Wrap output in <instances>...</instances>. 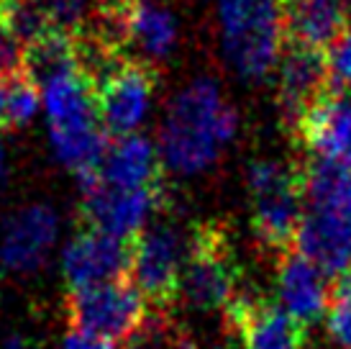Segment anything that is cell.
Returning <instances> with one entry per match:
<instances>
[{"label": "cell", "instance_id": "1", "mask_svg": "<svg viewBox=\"0 0 351 349\" xmlns=\"http://www.w3.org/2000/svg\"><path fill=\"white\" fill-rule=\"evenodd\" d=\"M236 134V113L213 80L200 78L172 100L159 134L167 170L197 174L210 167Z\"/></svg>", "mask_w": 351, "mask_h": 349}, {"label": "cell", "instance_id": "2", "mask_svg": "<svg viewBox=\"0 0 351 349\" xmlns=\"http://www.w3.org/2000/svg\"><path fill=\"white\" fill-rule=\"evenodd\" d=\"M223 52L241 78L264 80L285 49L280 0H221Z\"/></svg>", "mask_w": 351, "mask_h": 349}, {"label": "cell", "instance_id": "3", "mask_svg": "<svg viewBox=\"0 0 351 349\" xmlns=\"http://www.w3.org/2000/svg\"><path fill=\"white\" fill-rule=\"evenodd\" d=\"M246 188L256 239L282 254L295 249L305 208L300 167H290L280 159H256L249 165Z\"/></svg>", "mask_w": 351, "mask_h": 349}, {"label": "cell", "instance_id": "4", "mask_svg": "<svg viewBox=\"0 0 351 349\" xmlns=\"http://www.w3.org/2000/svg\"><path fill=\"white\" fill-rule=\"evenodd\" d=\"M241 288V264L226 229L215 221L195 226L190 234V254L180 285L185 303L203 313L226 311Z\"/></svg>", "mask_w": 351, "mask_h": 349}, {"label": "cell", "instance_id": "5", "mask_svg": "<svg viewBox=\"0 0 351 349\" xmlns=\"http://www.w3.org/2000/svg\"><path fill=\"white\" fill-rule=\"evenodd\" d=\"M187 254H190V236H185L175 223H149L131 242L128 282L156 311L167 308L180 298Z\"/></svg>", "mask_w": 351, "mask_h": 349}, {"label": "cell", "instance_id": "6", "mask_svg": "<svg viewBox=\"0 0 351 349\" xmlns=\"http://www.w3.org/2000/svg\"><path fill=\"white\" fill-rule=\"evenodd\" d=\"M77 180L82 190V216L88 226L121 242H134L167 203L165 185L138 190L108 188L100 183L98 172L77 174Z\"/></svg>", "mask_w": 351, "mask_h": 349}, {"label": "cell", "instance_id": "7", "mask_svg": "<svg viewBox=\"0 0 351 349\" xmlns=\"http://www.w3.org/2000/svg\"><path fill=\"white\" fill-rule=\"evenodd\" d=\"M147 319V301L128 280L67 293L69 326L116 344H126Z\"/></svg>", "mask_w": 351, "mask_h": 349}, {"label": "cell", "instance_id": "8", "mask_svg": "<svg viewBox=\"0 0 351 349\" xmlns=\"http://www.w3.org/2000/svg\"><path fill=\"white\" fill-rule=\"evenodd\" d=\"M156 87V69L147 59H128L98 90L100 126L113 136H128L147 118Z\"/></svg>", "mask_w": 351, "mask_h": 349}, {"label": "cell", "instance_id": "9", "mask_svg": "<svg viewBox=\"0 0 351 349\" xmlns=\"http://www.w3.org/2000/svg\"><path fill=\"white\" fill-rule=\"evenodd\" d=\"M223 313L228 326L241 337L244 349H305V326L300 321L246 288L236 293Z\"/></svg>", "mask_w": 351, "mask_h": 349}, {"label": "cell", "instance_id": "10", "mask_svg": "<svg viewBox=\"0 0 351 349\" xmlns=\"http://www.w3.org/2000/svg\"><path fill=\"white\" fill-rule=\"evenodd\" d=\"M128 270L131 242H121L95 229H85L72 236L62 252V272L69 291L128 280Z\"/></svg>", "mask_w": 351, "mask_h": 349}, {"label": "cell", "instance_id": "11", "mask_svg": "<svg viewBox=\"0 0 351 349\" xmlns=\"http://www.w3.org/2000/svg\"><path fill=\"white\" fill-rule=\"evenodd\" d=\"M295 252L318 264L328 278H341L351 267V208L305 205Z\"/></svg>", "mask_w": 351, "mask_h": 349}, {"label": "cell", "instance_id": "12", "mask_svg": "<svg viewBox=\"0 0 351 349\" xmlns=\"http://www.w3.org/2000/svg\"><path fill=\"white\" fill-rule=\"evenodd\" d=\"M59 218L47 203H31L10 216L0 236V260L13 272H36L54 249Z\"/></svg>", "mask_w": 351, "mask_h": 349}, {"label": "cell", "instance_id": "13", "mask_svg": "<svg viewBox=\"0 0 351 349\" xmlns=\"http://www.w3.org/2000/svg\"><path fill=\"white\" fill-rule=\"evenodd\" d=\"M295 134L313 157L351 167V95L326 93L302 113Z\"/></svg>", "mask_w": 351, "mask_h": 349}, {"label": "cell", "instance_id": "14", "mask_svg": "<svg viewBox=\"0 0 351 349\" xmlns=\"http://www.w3.org/2000/svg\"><path fill=\"white\" fill-rule=\"evenodd\" d=\"M277 293H280L282 311H287L295 321H300L302 326H311L323 319L333 301L328 275L295 249L280 257Z\"/></svg>", "mask_w": 351, "mask_h": 349}, {"label": "cell", "instance_id": "15", "mask_svg": "<svg viewBox=\"0 0 351 349\" xmlns=\"http://www.w3.org/2000/svg\"><path fill=\"white\" fill-rule=\"evenodd\" d=\"M326 93H331L326 54L315 49L285 47L280 57V106L293 131L302 113Z\"/></svg>", "mask_w": 351, "mask_h": 349}, {"label": "cell", "instance_id": "16", "mask_svg": "<svg viewBox=\"0 0 351 349\" xmlns=\"http://www.w3.org/2000/svg\"><path fill=\"white\" fill-rule=\"evenodd\" d=\"M285 47L326 52L349 29L341 0H280Z\"/></svg>", "mask_w": 351, "mask_h": 349}, {"label": "cell", "instance_id": "17", "mask_svg": "<svg viewBox=\"0 0 351 349\" xmlns=\"http://www.w3.org/2000/svg\"><path fill=\"white\" fill-rule=\"evenodd\" d=\"M100 183L108 188H154L162 185V162L147 136L128 134L110 142L98 167Z\"/></svg>", "mask_w": 351, "mask_h": 349}, {"label": "cell", "instance_id": "18", "mask_svg": "<svg viewBox=\"0 0 351 349\" xmlns=\"http://www.w3.org/2000/svg\"><path fill=\"white\" fill-rule=\"evenodd\" d=\"M75 69V39L69 34L49 31L47 36L23 47V75L39 90Z\"/></svg>", "mask_w": 351, "mask_h": 349}, {"label": "cell", "instance_id": "19", "mask_svg": "<svg viewBox=\"0 0 351 349\" xmlns=\"http://www.w3.org/2000/svg\"><path fill=\"white\" fill-rule=\"evenodd\" d=\"M128 44H134L147 59L167 57L177 44L175 16L167 8L154 5V3L138 0L136 8H134V16H131Z\"/></svg>", "mask_w": 351, "mask_h": 349}, {"label": "cell", "instance_id": "20", "mask_svg": "<svg viewBox=\"0 0 351 349\" xmlns=\"http://www.w3.org/2000/svg\"><path fill=\"white\" fill-rule=\"evenodd\" d=\"M39 87L23 72L0 80V126H26L39 111Z\"/></svg>", "mask_w": 351, "mask_h": 349}, {"label": "cell", "instance_id": "21", "mask_svg": "<svg viewBox=\"0 0 351 349\" xmlns=\"http://www.w3.org/2000/svg\"><path fill=\"white\" fill-rule=\"evenodd\" d=\"M0 26L8 31L21 47H29L47 36L51 29L47 13L36 0H5L0 5Z\"/></svg>", "mask_w": 351, "mask_h": 349}, {"label": "cell", "instance_id": "22", "mask_svg": "<svg viewBox=\"0 0 351 349\" xmlns=\"http://www.w3.org/2000/svg\"><path fill=\"white\" fill-rule=\"evenodd\" d=\"M123 349H195V341L190 339L185 326H180L162 311H154L141 324V329L123 344Z\"/></svg>", "mask_w": 351, "mask_h": 349}, {"label": "cell", "instance_id": "23", "mask_svg": "<svg viewBox=\"0 0 351 349\" xmlns=\"http://www.w3.org/2000/svg\"><path fill=\"white\" fill-rule=\"evenodd\" d=\"M36 3L44 8L51 29L69 36H77L85 31L95 8V0H36Z\"/></svg>", "mask_w": 351, "mask_h": 349}, {"label": "cell", "instance_id": "24", "mask_svg": "<svg viewBox=\"0 0 351 349\" xmlns=\"http://www.w3.org/2000/svg\"><path fill=\"white\" fill-rule=\"evenodd\" d=\"M326 54V69H328V85L331 93H346L351 90V29H346L323 52Z\"/></svg>", "mask_w": 351, "mask_h": 349}, {"label": "cell", "instance_id": "25", "mask_svg": "<svg viewBox=\"0 0 351 349\" xmlns=\"http://www.w3.org/2000/svg\"><path fill=\"white\" fill-rule=\"evenodd\" d=\"M328 337L339 349H351V291L341 282L333 291V301L328 308Z\"/></svg>", "mask_w": 351, "mask_h": 349}, {"label": "cell", "instance_id": "26", "mask_svg": "<svg viewBox=\"0 0 351 349\" xmlns=\"http://www.w3.org/2000/svg\"><path fill=\"white\" fill-rule=\"evenodd\" d=\"M23 72V47L0 26V80Z\"/></svg>", "mask_w": 351, "mask_h": 349}, {"label": "cell", "instance_id": "27", "mask_svg": "<svg viewBox=\"0 0 351 349\" xmlns=\"http://www.w3.org/2000/svg\"><path fill=\"white\" fill-rule=\"evenodd\" d=\"M62 349H123V347H118L116 341H110V339L88 334V331L72 329L67 337H64V347Z\"/></svg>", "mask_w": 351, "mask_h": 349}, {"label": "cell", "instance_id": "28", "mask_svg": "<svg viewBox=\"0 0 351 349\" xmlns=\"http://www.w3.org/2000/svg\"><path fill=\"white\" fill-rule=\"evenodd\" d=\"M3 349H39V347H34V344H29L23 337H19V334H16V337H8V339H5Z\"/></svg>", "mask_w": 351, "mask_h": 349}, {"label": "cell", "instance_id": "29", "mask_svg": "<svg viewBox=\"0 0 351 349\" xmlns=\"http://www.w3.org/2000/svg\"><path fill=\"white\" fill-rule=\"evenodd\" d=\"M5 172H8V159H5L3 146H0V185H3V180H5Z\"/></svg>", "mask_w": 351, "mask_h": 349}, {"label": "cell", "instance_id": "30", "mask_svg": "<svg viewBox=\"0 0 351 349\" xmlns=\"http://www.w3.org/2000/svg\"><path fill=\"white\" fill-rule=\"evenodd\" d=\"M339 282H341L343 288H349V291H351V267H349V272H346V275H341V278H339Z\"/></svg>", "mask_w": 351, "mask_h": 349}, {"label": "cell", "instance_id": "31", "mask_svg": "<svg viewBox=\"0 0 351 349\" xmlns=\"http://www.w3.org/2000/svg\"><path fill=\"white\" fill-rule=\"evenodd\" d=\"M3 3H5V0H0V5H3Z\"/></svg>", "mask_w": 351, "mask_h": 349}]
</instances>
